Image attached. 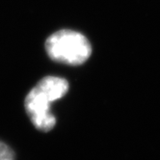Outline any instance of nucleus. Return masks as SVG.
Segmentation results:
<instances>
[{
    "instance_id": "f257e3e1",
    "label": "nucleus",
    "mask_w": 160,
    "mask_h": 160,
    "mask_svg": "<svg viewBox=\"0 0 160 160\" xmlns=\"http://www.w3.org/2000/svg\"><path fill=\"white\" fill-rule=\"evenodd\" d=\"M68 91V83L66 79L58 76H45L28 93L24 106L37 129L47 132L55 127L56 119L51 112L50 104L61 99Z\"/></svg>"
},
{
    "instance_id": "7ed1b4c3",
    "label": "nucleus",
    "mask_w": 160,
    "mask_h": 160,
    "mask_svg": "<svg viewBox=\"0 0 160 160\" xmlns=\"http://www.w3.org/2000/svg\"><path fill=\"white\" fill-rule=\"evenodd\" d=\"M0 160H15L13 150L1 141H0Z\"/></svg>"
},
{
    "instance_id": "f03ea898",
    "label": "nucleus",
    "mask_w": 160,
    "mask_h": 160,
    "mask_svg": "<svg viewBox=\"0 0 160 160\" xmlns=\"http://www.w3.org/2000/svg\"><path fill=\"white\" fill-rule=\"evenodd\" d=\"M45 50L56 62L70 66L84 64L92 54V47L87 38L73 30H60L49 36Z\"/></svg>"
}]
</instances>
